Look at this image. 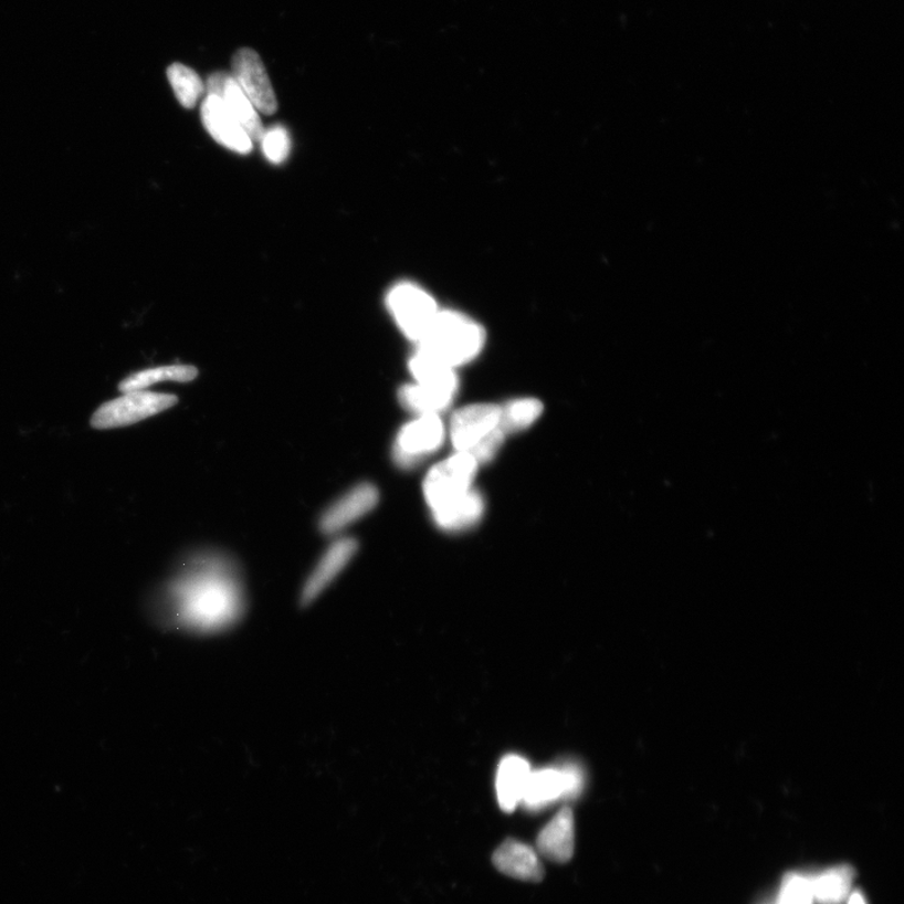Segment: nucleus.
I'll return each mask as SVG.
<instances>
[{"instance_id":"1","label":"nucleus","mask_w":904,"mask_h":904,"mask_svg":"<svg viewBox=\"0 0 904 904\" xmlns=\"http://www.w3.org/2000/svg\"><path fill=\"white\" fill-rule=\"evenodd\" d=\"M245 593L239 570L225 557L191 558L162 603V620L199 634L223 632L242 620Z\"/></svg>"},{"instance_id":"2","label":"nucleus","mask_w":904,"mask_h":904,"mask_svg":"<svg viewBox=\"0 0 904 904\" xmlns=\"http://www.w3.org/2000/svg\"><path fill=\"white\" fill-rule=\"evenodd\" d=\"M483 346L484 330L475 322L459 313L439 312L419 348L455 368L472 361Z\"/></svg>"},{"instance_id":"3","label":"nucleus","mask_w":904,"mask_h":904,"mask_svg":"<svg viewBox=\"0 0 904 904\" xmlns=\"http://www.w3.org/2000/svg\"><path fill=\"white\" fill-rule=\"evenodd\" d=\"M477 466L472 455L458 452L430 470L423 483V495L432 513L446 509L472 491Z\"/></svg>"},{"instance_id":"4","label":"nucleus","mask_w":904,"mask_h":904,"mask_svg":"<svg viewBox=\"0 0 904 904\" xmlns=\"http://www.w3.org/2000/svg\"><path fill=\"white\" fill-rule=\"evenodd\" d=\"M177 396L150 391L126 392L122 398L107 401L94 413L91 425L107 430L134 425L177 404Z\"/></svg>"},{"instance_id":"5","label":"nucleus","mask_w":904,"mask_h":904,"mask_svg":"<svg viewBox=\"0 0 904 904\" xmlns=\"http://www.w3.org/2000/svg\"><path fill=\"white\" fill-rule=\"evenodd\" d=\"M584 786V770L574 763L534 770L525 787L522 805L530 811H539L559 800L578 798L582 795Z\"/></svg>"},{"instance_id":"6","label":"nucleus","mask_w":904,"mask_h":904,"mask_svg":"<svg viewBox=\"0 0 904 904\" xmlns=\"http://www.w3.org/2000/svg\"><path fill=\"white\" fill-rule=\"evenodd\" d=\"M387 304L403 334L419 344L439 315L437 304L430 295L409 283L395 287Z\"/></svg>"},{"instance_id":"7","label":"nucleus","mask_w":904,"mask_h":904,"mask_svg":"<svg viewBox=\"0 0 904 904\" xmlns=\"http://www.w3.org/2000/svg\"><path fill=\"white\" fill-rule=\"evenodd\" d=\"M444 423L438 414H420L419 419L404 425L396 438L393 459L401 467H413L433 452L444 441Z\"/></svg>"},{"instance_id":"8","label":"nucleus","mask_w":904,"mask_h":904,"mask_svg":"<svg viewBox=\"0 0 904 904\" xmlns=\"http://www.w3.org/2000/svg\"><path fill=\"white\" fill-rule=\"evenodd\" d=\"M232 77L257 113L267 116L275 114L278 99L260 54L249 49L239 50L233 59Z\"/></svg>"},{"instance_id":"9","label":"nucleus","mask_w":904,"mask_h":904,"mask_svg":"<svg viewBox=\"0 0 904 904\" xmlns=\"http://www.w3.org/2000/svg\"><path fill=\"white\" fill-rule=\"evenodd\" d=\"M500 406L476 403L459 410L451 419V440L458 452L470 454L477 445L501 429Z\"/></svg>"},{"instance_id":"10","label":"nucleus","mask_w":904,"mask_h":904,"mask_svg":"<svg viewBox=\"0 0 904 904\" xmlns=\"http://www.w3.org/2000/svg\"><path fill=\"white\" fill-rule=\"evenodd\" d=\"M206 88L207 94L216 95L223 101L230 114L242 125L253 143L261 141L265 130L260 113H257L242 88L238 86L232 75H228L225 72L213 73L208 78Z\"/></svg>"},{"instance_id":"11","label":"nucleus","mask_w":904,"mask_h":904,"mask_svg":"<svg viewBox=\"0 0 904 904\" xmlns=\"http://www.w3.org/2000/svg\"><path fill=\"white\" fill-rule=\"evenodd\" d=\"M202 124L214 140L227 149L246 155L253 151V140L216 95L207 94L201 106Z\"/></svg>"},{"instance_id":"12","label":"nucleus","mask_w":904,"mask_h":904,"mask_svg":"<svg viewBox=\"0 0 904 904\" xmlns=\"http://www.w3.org/2000/svg\"><path fill=\"white\" fill-rule=\"evenodd\" d=\"M378 502L380 493L374 484H359L328 507L320 518V530L327 535L344 530L372 512Z\"/></svg>"},{"instance_id":"13","label":"nucleus","mask_w":904,"mask_h":904,"mask_svg":"<svg viewBox=\"0 0 904 904\" xmlns=\"http://www.w3.org/2000/svg\"><path fill=\"white\" fill-rule=\"evenodd\" d=\"M357 550L358 542L354 538H344L332 544L307 579L302 590V603L315 601L353 560Z\"/></svg>"},{"instance_id":"14","label":"nucleus","mask_w":904,"mask_h":904,"mask_svg":"<svg viewBox=\"0 0 904 904\" xmlns=\"http://www.w3.org/2000/svg\"><path fill=\"white\" fill-rule=\"evenodd\" d=\"M497 871L515 880L540 882L544 879V866L540 855L528 844L509 839L493 855Z\"/></svg>"},{"instance_id":"15","label":"nucleus","mask_w":904,"mask_h":904,"mask_svg":"<svg viewBox=\"0 0 904 904\" xmlns=\"http://www.w3.org/2000/svg\"><path fill=\"white\" fill-rule=\"evenodd\" d=\"M537 852L540 856L556 863H567L575 853V817L566 807L543 828L537 839Z\"/></svg>"},{"instance_id":"16","label":"nucleus","mask_w":904,"mask_h":904,"mask_svg":"<svg viewBox=\"0 0 904 904\" xmlns=\"http://www.w3.org/2000/svg\"><path fill=\"white\" fill-rule=\"evenodd\" d=\"M532 772L527 760L518 755H507L496 775V795L503 810L511 813L522 805L525 787Z\"/></svg>"},{"instance_id":"17","label":"nucleus","mask_w":904,"mask_h":904,"mask_svg":"<svg viewBox=\"0 0 904 904\" xmlns=\"http://www.w3.org/2000/svg\"><path fill=\"white\" fill-rule=\"evenodd\" d=\"M855 872L851 865H838L809 877L814 901L820 904H842L850 897Z\"/></svg>"},{"instance_id":"18","label":"nucleus","mask_w":904,"mask_h":904,"mask_svg":"<svg viewBox=\"0 0 904 904\" xmlns=\"http://www.w3.org/2000/svg\"><path fill=\"white\" fill-rule=\"evenodd\" d=\"M199 371L193 366L171 365L147 368V370L135 372L125 378L118 385L119 391L133 392L145 391L154 385L161 382L187 383L196 380Z\"/></svg>"},{"instance_id":"19","label":"nucleus","mask_w":904,"mask_h":904,"mask_svg":"<svg viewBox=\"0 0 904 904\" xmlns=\"http://www.w3.org/2000/svg\"><path fill=\"white\" fill-rule=\"evenodd\" d=\"M483 514V496L472 488L464 497H461L460 501L450 505L446 509L433 513V518H435L441 529L459 532L472 528L482 519Z\"/></svg>"},{"instance_id":"20","label":"nucleus","mask_w":904,"mask_h":904,"mask_svg":"<svg viewBox=\"0 0 904 904\" xmlns=\"http://www.w3.org/2000/svg\"><path fill=\"white\" fill-rule=\"evenodd\" d=\"M410 370L417 383L455 393L458 391L459 381L454 368L442 364L421 348L411 358Z\"/></svg>"},{"instance_id":"21","label":"nucleus","mask_w":904,"mask_h":904,"mask_svg":"<svg viewBox=\"0 0 904 904\" xmlns=\"http://www.w3.org/2000/svg\"><path fill=\"white\" fill-rule=\"evenodd\" d=\"M404 409L419 414H432L445 410L454 399L455 392L437 389L420 383L406 385L400 393Z\"/></svg>"},{"instance_id":"22","label":"nucleus","mask_w":904,"mask_h":904,"mask_svg":"<svg viewBox=\"0 0 904 904\" xmlns=\"http://www.w3.org/2000/svg\"><path fill=\"white\" fill-rule=\"evenodd\" d=\"M168 78L180 105L193 108L199 103L207 88L198 73L186 64L174 63L168 70Z\"/></svg>"},{"instance_id":"23","label":"nucleus","mask_w":904,"mask_h":904,"mask_svg":"<svg viewBox=\"0 0 904 904\" xmlns=\"http://www.w3.org/2000/svg\"><path fill=\"white\" fill-rule=\"evenodd\" d=\"M502 409L501 428L506 433L528 429L543 413V403L535 399L514 400Z\"/></svg>"},{"instance_id":"24","label":"nucleus","mask_w":904,"mask_h":904,"mask_svg":"<svg viewBox=\"0 0 904 904\" xmlns=\"http://www.w3.org/2000/svg\"><path fill=\"white\" fill-rule=\"evenodd\" d=\"M809 877L789 873L784 877L777 904H814Z\"/></svg>"},{"instance_id":"25","label":"nucleus","mask_w":904,"mask_h":904,"mask_svg":"<svg viewBox=\"0 0 904 904\" xmlns=\"http://www.w3.org/2000/svg\"><path fill=\"white\" fill-rule=\"evenodd\" d=\"M265 158L273 164L287 160L291 154V136L282 126H274L264 132L261 138Z\"/></svg>"},{"instance_id":"26","label":"nucleus","mask_w":904,"mask_h":904,"mask_svg":"<svg viewBox=\"0 0 904 904\" xmlns=\"http://www.w3.org/2000/svg\"><path fill=\"white\" fill-rule=\"evenodd\" d=\"M848 904H866L863 894L860 891H854L850 894V898H848Z\"/></svg>"}]
</instances>
